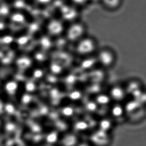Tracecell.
I'll use <instances>...</instances> for the list:
<instances>
[{"instance_id": "6da1fadb", "label": "cell", "mask_w": 146, "mask_h": 146, "mask_svg": "<svg viewBox=\"0 0 146 146\" xmlns=\"http://www.w3.org/2000/svg\"><path fill=\"white\" fill-rule=\"evenodd\" d=\"M96 48V43L92 38H82L77 42L76 50L78 54L88 55L93 53Z\"/></svg>"}, {"instance_id": "7a4b0ae2", "label": "cell", "mask_w": 146, "mask_h": 146, "mask_svg": "<svg viewBox=\"0 0 146 146\" xmlns=\"http://www.w3.org/2000/svg\"><path fill=\"white\" fill-rule=\"evenodd\" d=\"M84 33V27L82 25L77 24L69 28L67 31L66 36L69 42H77L83 38Z\"/></svg>"}, {"instance_id": "3957f363", "label": "cell", "mask_w": 146, "mask_h": 146, "mask_svg": "<svg viewBox=\"0 0 146 146\" xmlns=\"http://www.w3.org/2000/svg\"><path fill=\"white\" fill-rule=\"evenodd\" d=\"M97 59L101 65L105 67H109L114 62V55L108 49H103L98 54Z\"/></svg>"}, {"instance_id": "277c9868", "label": "cell", "mask_w": 146, "mask_h": 146, "mask_svg": "<svg viewBox=\"0 0 146 146\" xmlns=\"http://www.w3.org/2000/svg\"><path fill=\"white\" fill-rule=\"evenodd\" d=\"M109 95L113 100L120 101L124 99L126 95V91L122 88L116 86L110 89Z\"/></svg>"}, {"instance_id": "5b68a950", "label": "cell", "mask_w": 146, "mask_h": 146, "mask_svg": "<svg viewBox=\"0 0 146 146\" xmlns=\"http://www.w3.org/2000/svg\"><path fill=\"white\" fill-rule=\"evenodd\" d=\"M63 31V26L59 23L52 22L48 27V31L52 36H58L61 34Z\"/></svg>"}, {"instance_id": "8992f818", "label": "cell", "mask_w": 146, "mask_h": 146, "mask_svg": "<svg viewBox=\"0 0 146 146\" xmlns=\"http://www.w3.org/2000/svg\"><path fill=\"white\" fill-rule=\"evenodd\" d=\"M87 57L81 61V67L84 70H88L92 68L95 65L97 61V57Z\"/></svg>"}, {"instance_id": "52a82bcc", "label": "cell", "mask_w": 146, "mask_h": 146, "mask_svg": "<svg viewBox=\"0 0 146 146\" xmlns=\"http://www.w3.org/2000/svg\"><path fill=\"white\" fill-rule=\"evenodd\" d=\"M111 98L110 95L106 94H99L96 97L95 101L98 105L101 106H105L108 104L110 102Z\"/></svg>"}, {"instance_id": "ba28073f", "label": "cell", "mask_w": 146, "mask_h": 146, "mask_svg": "<svg viewBox=\"0 0 146 146\" xmlns=\"http://www.w3.org/2000/svg\"><path fill=\"white\" fill-rule=\"evenodd\" d=\"M125 112V109L120 105H115L111 109V113L113 116L118 118L122 116Z\"/></svg>"}, {"instance_id": "9c48e42d", "label": "cell", "mask_w": 146, "mask_h": 146, "mask_svg": "<svg viewBox=\"0 0 146 146\" xmlns=\"http://www.w3.org/2000/svg\"><path fill=\"white\" fill-rule=\"evenodd\" d=\"M82 97V93L78 90H73L69 93L68 97L71 100L75 101L79 100Z\"/></svg>"}, {"instance_id": "30bf717a", "label": "cell", "mask_w": 146, "mask_h": 146, "mask_svg": "<svg viewBox=\"0 0 146 146\" xmlns=\"http://www.w3.org/2000/svg\"><path fill=\"white\" fill-rule=\"evenodd\" d=\"M98 105L95 101H89L86 104L85 106L87 110L89 112H93L97 110Z\"/></svg>"}, {"instance_id": "8fae6325", "label": "cell", "mask_w": 146, "mask_h": 146, "mask_svg": "<svg viewBox=\"0 0 146 146\" xmlns=\"http://www.w3.org/2000/svg\"><path fill=\"white\" fill-rule=\"evenodd\" d=\"M50 69L52 73L55 74H58L61 72L62 71V68L61 65L57 63H52L50 66Z\"/></svg>"}, {"instance_id": "7c38bea8", "label": "cell", "mask_w": 146, "mask_h": 146, "mask_svg": "<svg viewBox=\"0 0 146 146\" xmlns=\"http://www.w3.org/2000/svg\"><path fill=\"white\" fill-rule=\"evenodd\" d=\"M61 113L63 116L67 117H71L74 114V109L73 108L69 106H67L63 107L61 110Z\"/></svg>"}, {"instance_id": "4fadbf2b", "label": "cell", "mask_w": 146, "mask_h": 146, "mask_svg": "<svg viewBox=\"0 0 146 146\" xmlns=\"http://www.w3.org/2000/svg\"><path fill=\"white\" fill-rule=\"evenodd\" d=\"M40 43L41 46L44 48H49L51 46V41L46 37L42 38L40 41Z\"/></svg>"}, {"instance_id": "5bb4252c", "label": "cell", "mask_w": 146, "mask_h": 146, "mask_svg": "<svg viewBox=\"0 0 146 146\" xmlns=\"http://www.w3.org/2000/svg\"><path fill=\"white\" fill-rule=\"evenodd\" d=\"M100 124L101 127L105 130L110 128L111 126L110 121L107 119H104L101 121Z\"/></svg>"}, {"instance_id": "9a60e30c", "label": "cell", "mask_w": 146, "mask_h": 146, "mask_svg": "<svg viewBox=\"0 0 146 146\" xmlns=\"http://www.w3.org/2000/svg\"><path fill=\"white\" fill-rule=\"evenodd\" d=\"M44 75V72L41 69H36L34 70L33 75L36 78H40Z\"/></svg>"}, {"instance_id": "2e32d148", "label": "cell", "mask_w": 146, "mask_h": 146, "mask_svg": "<svg viewBox=\"0 0 146 146\" xmlns=\"http://www.w3.org/2000/svg\"><path fill=\"white\" fill-rule=\"evenodd\" d=\"M26 87L29 92H33L36 89V86L33 82H29L27 84Z\"/></svg>"}, {"instance_id": "e0dca14e", "label": "cell", "mask_w": 146, "mask_h": 146, "mask_svg": "<svg viewBox=\"0 0 146 146\" xmlns=\"http://www.w3.org/2000/svg\"><path fill=\"white\" fill-rule=\"evenodd\" d=\"M76 127H77V128L80 129H85V128L87 127L86 123L84 122V121H78V122L76 123Z\"/></svg>"}, {"instance_id": "ac0fdd59", "label": "cell", "mask_w": 146, "mask_h": 146, "mask_svg": "<svg viewBox=\"0 0 146 146\" xmlns=\"http://www.w3.org/2000/svg\"><path fill=\"white\" fill-rule=\"evenodd\" d=\"M44 56L43 54L41 53H37L36 54V58L38 60H42V59H44Z\"/></svg>"}]
</instances>
